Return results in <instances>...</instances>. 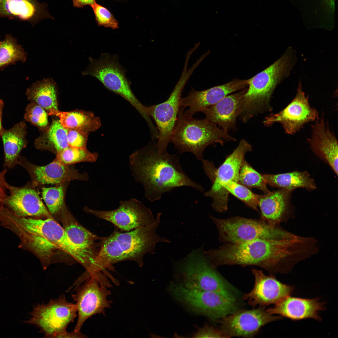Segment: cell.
I'll return each instance as SVG.
<instances>
[{
  "instance_id": "obj_1",
  "label": "cell",
  "mask_w": 338,
  "mask_h": 338,
  "mask_svg": "<svg viewBox=\"0 0 338 338\" xmlns=\"http://www.w3.org/2000/svg\"><path fill=\"white\" fill-rule=\"evenodd\" d=\"M129 165L132 176L142 186L145 196L150 202L158 201L164 193L182 187L203 192L202 186L184 172L177 154L160 152L155 141L131 153Z\"/></svg>"
},
{
  "instance_id": "obj_2",
  "label": "cell",
  "mask_w": 338,
  "mask_h": 338,
  "mask_svg": "<svg viewBox=\"0 0 338 338\" xmlns=\"http://www.w3.org/2000/svg\"><path fill=\"white\" fill-rule=\"evenodd\" d=\"M0 223L18 238V247L48 260L62 251L71 256L87 269L93 260L73 243L64 228L51 217L45 219L18 216L8 208L0 209Z\"/></svg>"
},
{
  "instance_id": "obj_3",
  "label": "cell",
  "mask_w": 338,
  "mask_h": 338,
  "mask_svg": "<svg viewBox=\"0 0 338 338\" xmlns=\"http://www.w3.org/2000/svg\"><path fill=\"white\" fill-rule=\"evenodd\" d=\"M215 268L224 265L257 266L270 274L281 273L289 263L292 249L286 239H259L240 243H226L204 251Z\"/></svg>"
},
{
  "instance_id": "obj_4",
  "label": "cell",
  "mask_w": 338,
  "mask_h": 338,
  "mask_svg": "<svg viewBox=\"0 0 338 338\" xmlns=\"http://www.w3.org/2000/svg\"><path fill=\"white\" fill-rule=\"evenodd\" d=\"M162 213H158L151 224L129 231L115 229L109 236L103 237L100 252L89 273L93 275L100 272L106 274V269L121 261H132L141 267L146 254L155 253L156 244L170 241L156 233Z\"/></svg>"
},
{
  "instance_id": "obj_5",
  "label": "cell",
  "mask_w": 338,
  "mask_h": 338,
  "mask_svg": "<svg viewBox=\"0 0 338 338\" xmlns=\"http://www.w3.org/2000/svg\"><path fill=\"white\" fill-rule=\"evenodd\" d=\"M295 51L289 47L276 61L248 79L238 116L243 123L259 114L272 110V94L277 86L288 76L296 61Z\"/></svg>"
},
{
  "instance_id": "obj_6",
  "label": "cell",
  "mask_w": 338,
  "mask_h": 338,
  "mask_svg": "<svg viewBox=\"0 0 338 338\" xmlns=\"http://www.w3.org/2000/svg\"><path fill=\"white\" fill-rule=\"evenodd\" d=\"M185 108L180 106L171 141L178 153L190 152L198 161L204 159L203 152L209 145L226 141H235L228 132L206 119L198 120L184 114Z\"/></svg>"
},
{
  "instance_id": "obj_7",
  "label": "cell",
  "mask_w": 338,
  "mask_h": 338,
  "mask_svg": "<svg viewBox=\"0 0 338 338\" xmlns=\"http://www.w3.org/2000/svg\"><path fill=\"white\" fill-rule=\"evenodd\" d=\"M204 251L202 245L173 263L175 276L180 280L179 283L188 288L237 296V290L212 265Z\"/></svg>"
},
{
  "instance_id": "obj_8",
  "label": "cell",
  "mask_w": 338,
  "mask_h": 338,
  "mask_svg": "<svg viewBox=\"0 0 338 338\" xmlns=\"http://www.w3.org/2000/svg\"><path fill=\"white\" fill-rule=\"evenodd\" d=\"M252 150V145L243 139L218 168H216L213 163L208 160L202 161L204 172L212 184L210 189L204 195L211 198L212 206L214 210L223 213L227 210L229 193L223 186L229 181L238 182L240 170L245 156Z\"/></svg>"
},
{
  "instance_id": "obj_9",
  "label": "cell",
  "mask_w": 338,
  "mask_h": 338,
  "mask_svg": "<svg viewBox=\"0 0 338 338\" xmlns=\"http://www.w3.org/2000/svg\"><path fill=\"white\" fill-rule=\"evenodd\" d=\"M168 290L178 301L193 311L217 320L240 310L237 297L221 293L186 287L172 282Z\"/></svg>"
},
{
  "instance_id": "obj_10",
  "label": "cell",
  "mask_w": 338,
  "mask_h": 338,
  "mask_svg": "<svg viewBox=\"0 0 338 338\" xmlns=\"http://www.w3.org/2000/svg\"><path fill=\"white\" fill-rule=\"evenodd\" d=\"M221 242L240 243L254 240L281 239L294 237L295 234L287 231L280 226H270L260 219H249L238 216L220 219L211 215Z\"/></svg>"
},
{
  "instance_id": "obj_11",
  "label": "cell",
  "mask_w": 338,
  "mask_h": 338,
  "mask_svg": "<svg viewBox=\"0 0 338 338\" xmlns=\"http://www.w3.org/2000/svg\"><path fill=\"white\" fill-rule=\"evenodd\" d=\"M90 65L82 72L84 75H89L98 79L108 90L118 94L127 100L140 113L146 122L150 117L147 106L143 105L132 92L130 82L125 70L119 62L117 55L102 53L99 59L89 58Z\"/></svg>"
},
{
  "instance_id": "obj_12",
  "label": "cell",
  "mask_w": 338,
  "mask_h": 338,
  "mask_svg": "<svg viewBox=\"0 0 338 338\" xmlns=\"http://www.w3.org/2000/svg\"><path fill=\"white\" fill-rule=\"evenodd\" d=\"M188 60H186L181 76L168 98L160 104L147 106L148 113L155 121L159 135L156 145L160 153L167 152L176 123L180 101L183 89L190 77L198 66L195 63L187 69Z\"/></svg>"
},
{
  "instance_id": "obj_13",
  "label": "cell",
  "mask_w": 338,
  "mask_h": 338,
  "mask_svg": "<svg viewBox=\"0 0 338 338\" xmlns=\"http://www.w3.org/2000/svg\"><path fill=\"white\" fill-rule=\"evenodd\" d=\"M75 304L68 302L62 294L47 303L35 306L30 319L26 321L40 329L45 338H59L77 316Z\"/></svg>"
},
{
  "instance_id": "obj_14",
  "label": "cell",
  "mask_w": 338,
  "mask_h": 338,
  "mask_svg": "<svg viewBox=\"0 0 338 338\" xmlns=\"http://www.w3.org/2000/svg\"><path fill=\"white\" fill-rule=\"evenodd\" d=\"M75 287V293L72 295L75 304L78 319L74 330L80 331L84 323L96 314H104L106 309L110 307L112 302L108 299L110 291L96 276H92Z\"/></svg>"
},
{
  "instance_id": "obj_15",
  "label": "cell",
  "mask_w": 338,
  "mask_h": 338,
  "mask_svg": "<svg viewBox=\"0 0 338 338\" xmlns=\"http://www.w3.org/2000/svg\"><path fill=\"white\" fill-rule=\"evenodd\" d=\"M84 210L99 218L110 222L122 231H129L150 225L156 219L150 208L134 198L120 201L119 206L113 210H96L85 207Z\"/></svg>"
},
{
  "instance_id": "obj_16",
  "label": "cell",
  "mask_w": 338,
  "mask_h": 338,
  "mask_svg": "<svg viewBox=\"0 0 338 338\" xmlns=\"http://www.w3.org/2000/svg\"><path fill=\"white\" fill-rule=\"evenodd\" d=\"M297 94L292 101L279 112L271 114L266 117L263 123L266 126L275 123H280L286 133L293 134L300 130L305 124L316 120V110L311 107L302 90L301 82L299 83Z\"/></svg>"
},
{
  "instance_id": "obj_17",
  "label": "cell",
  "mask_w": 338,
  "mask_h": 338,
  "mask_svg": "<svg viewBox=\"0 0 338 338\" xmlns=\"http://www.w3.org/2000/svg\"><path fill=\"white\" fill-rule=\"evenodd\" d=\"M259 307L250 310H239L219 320L221 329L227 338L233 336L253 337L265 325L280 320Z\"/></svg>"
},
{
  "instance_id": "obj_18",
  "label": "cell",
  "mask_w": 338,
  "mask_h": 338,
  "mask_svg": "<svg viewBox=\"0 0 338 338\" xmlns=\"http://www.w3.org/2000/svg\"><path fill=\"white\" fill-rule=\"evenodd\" d=\"M18 165L27 171L31 178L30 183L35 188L44 184H59L74 180L85 181L89 178L87 173H80L69 165H62L54 160L46 166H39L20 156Z\"/></svg>"
},
{
  "instance_id": "obj_19",
  "label": "cell",
  "mask_w": 338,
  "mask_h": 338,
  "mask_svg": "<svg viewBox=\"0 0 338 338\" xmlns=\"http://www.w3.org/2000/svg\"><path fill=\"white\" fill-rule=\"evenodd\" d=\"M252 272L255 278L253 287L250 292L244 294L242 298L253 307H265L276 304L289 296L293 291L292 286L283 284L272 274L267 276L257 269H252Z\"/></svg>"
},
{
  "instance_id": "obj_20",
  "label": "cell",
  "mask_w": 338,
  "mask_h": 338,
  "mask_svg": "<svg viewBox=\"0 0 338 338\" xmlns=\"http://www.w3.org/2000/svg\"><path fill=\"white\" fill-rule=\"evenodd\" d=\"M5 186L10 195L6 197L3 205L12 212L22 217H51L37 191L30 182L16 187L6 182Z\"/></svg>"
},
{
  "instance_id": "obj_21",
  "label": "cell",
  "mask_w": 338,
  "mask_h": 338,
  "mask_svg": "<svg viewBox=\"0 0 338 338\" xmlns=\"http://www.w3.org/2000/svg\"><path fill=\"white\" fill-rule=\"evenodd\" d=\"M293 191L278 188L277 190L258 195L260 219L271 227L274 228L293 218L294 208L291 203Z\"/></svg>"
},
{
  "instance_id": "obj_22",
  "label": "cell",
  "mask_w": 338,
  "mask_h": 338,
  "mask_svg": "<svg viewBox=\"0 0 338 338\" xmlns=\"http://www.w3.org/2000/svg\"><path fill=\"white\" fill-rule=\"evenodd\" d=\"M248 80L235 79L224 84L203 90L198 91L193 88L186 96L182 97L180 106L188 108L184 112L185 115L192 116L196 113L211 106L230 94L246 88Z\"/></svg>"
},
{
  "instance_id": "obj_23",
  "label": "cell",
  "mask_w": 338,
  "mask_h": 338,
  "mask_svg": "<svg viewBox=\"0 0 338 338\" xmlns=\"http://www.w3.org/2000/svg\"><path fill=\"white\" fill-rule=\"evenodd\" d=\"M315 123L312 125V134L308 139L310 148L319 158L326 163L338 176L337 140L326 125L323 117L318 116Z\"/></svg>"
},
{
  "instance_id": "obj_24",
  "label": "cell",
  "mask_w": 338,
  "mask_h": 338,
  "mask_svg": "<svg viewBox=\"0 0 338 338\" xmlns=\"http://www.w3.org/2000/svg\"><path fill=\"white\" fill-rule=\"evenodd\" d=\"M247 90L245 88L228 95L213 105L204 109L202 112L205 115V119L228 132L236 131L237 119Z\"/></svg>"
},
{
  "instance_id": "obj_25",
  "label": "cell",
  "mask_w": 338,
  "mask_h": 338,
  "mask_svg": "<svg viewBox=\"0 0 338 338\" xmlns=\"http://www.w3.org/2000/svg\"><path fill=\"white\" fill-rule=\"evenodd\" d=\"M318 298L306 299L289 296L266 310L269 314H278L293 320L312 318L321 321L319 311L325 309V303Z\"/></svg>"
},
{
  "instance_id": "obj_26",
  "label": "cell",
  "mask_w": 338,
  "mask_h": 338,
  "mask_svg": "<svg viewBox=\"0 0 338 338\" xmlns=\"http://www.w3.org/2000/svg\"><path fill=\"white\" fill-rule=\"evenodd\" d=\"M47 6L37 0H1L0 18L17 19L35 24L44 19L54 18Z\"/></svg>"
},
{
  "instance_id": "obj_27",
  "label": "cell",
  "mask_w": 338,
  "mask_h": 338,
  "mask_svg": "<svg viewBox=\"0 0 338 338\" xmlns=\"http://www.w3.org/2000/svg\"><path fill=\"white\" fill-rule=\"evenodd\" d=\"M27 126L21 121L12 128L4 129L1 137L3 144L4 157V166L8 169L18 165L21 151L26 147Z\"/></svg>"
},
{
  "instance_id": "obj_28",
  "label": "cell",
  "mask_w": 338,
  "mask_h": 338,
  "mask_svg": "<svg viewBox=\"0 0 338 338\" xmlns=\"http://www.w3.org/2000/svg\"><path fill=\"white\" fill-rule=\"evenodd\" d=\"M48 114L57 117L62 125L66 129L88 134L97 131L101 125L100 118L91 111L78 110L68 112L51 110Z\"/></svg>"
},
{
  "instance_id": "obj_29",
  "label": "cell",
  "mask_w": 338,
  "mask_h": 338,
  "mask_svg": "<svg viewBox=\"0 0 338 338\" xmlns=\"http://www.w3.org/2000/svg\"><path fill=\"white\" fill-rule=\"evenodd\" d=\"M262 175L267 184L273 187L293 191L299 188H304L309 191L317 188L314 180L306 171Z\"/></svg>"
},
{
  "instance_id": "obj_30",
  "label": "cell",
  "mask_w": 338,
  "mask_h": 338,
  "mask_svg": "<svg viewBox=\"0 0 338 338\" xmlns=\"http://www.w3.org/2000/svg\"><path fill=\"white\" fill-rule=\"evenodd\" d=\"M58 89L52 79L44 78L33 84L26 91L28 100L34 102L46 111L58 110Z\"/></svg>"
},
{
  "instance_id": "obj_31",
  "label": "cell",
  "mask_w": 338,
  "mask_h": 338,
  "mask_svg": "<svg viewBox=\"0 0 338 338\" xmlns=\"http://www.w3.org/2000/svg\"><path fill=\"white\" fill-rule=\"evenodd\" d=\"M73 243L94 261L100 249L103 237L94 235L82 226L72 223L64 228ZM94 263V262H93Z\"/></svg>"
},
{
  "instance_id": "obj_32",
  "label": "cell",
  "mask_w": 338,
  "mask_h": 338,
  "mask_svg": "<svg viewBox=\"0 0 338 338\" xmlns=\"http://www.w3.org/2000/svg\"><path fill=\"white\" fill-rule=\"evenodd\" d=\"M68 129L64 128L59 120H53L48 128L35 141L36 148L48 150L56 155L69 146Z\"/></svg>"
},
{
  "instance_id": "obj_33",
  "label": "cell",
  "mask_w": 338,
  "mask_h": 338,
  "mask_svg": "<svg viewBox=\"0 0 338 338\" xmlns=\"http://www.w3.org/2000/svg\"><path fill=\"white\" fill-rule=\"evenodd\" d=\"M54 159L65 165L81 162H95L98 158L96 152H91L86 148L68 146L56 155Z\"/></svg>"
},
{
  "instance_id": "obj_34",
  "label": "cell",
  "mask_w": 338,
  "mask_h": 338,
  "mask_svg": "<svg viewBox=\"0 0 338 338\" xmlns=\"http://www.w3.org/2000/svg\"><path fill=\"white\" fill-rule=\"evenodd\" d=\"M27 55L23 48L11 35L0 43V67L17 61L24 62Z\"/></svg>"
},
{
  "instance_id": "obj_35",
  "label": "cell",
  "mask_w": 338,
  "mask_h": 338,
  "mask_svg": "<svg viewBox=\"0 0 338 338\" xmlns=\"http://www.w3.org/2000/svg\"><path fill=\"white\" fill-rule=\"evenodd\" d=\"M238 182L248 188H255L264 193L269 192L262 174L255 170L244 159L240 170Z\"/></svg>"
},
{
  "instance_id": "obj_36",
  "label": "cell",
  "mask_w": 338,
  "mask_h": 338,
  "mask_svg": "<svg viewBox=\"0 0 338 338\" xmlns=\"http://www.w3.org/2000/svg\"><path fill=\"white\" fill-rule=\"evenodd\" d=\"M223 187L246 205L259 212L258 195L253 193L248 188L238 182L233 181L226 183Z\"/></svg>"
},
{
  "instance_id": "obj_37",
  "label": "cell",
  "mask_w": 338,
  "mask_h": 338,
  "mask_svg": "<svg viewBox=\"0 0 338 338\" xmlns=\"http://www.w3.org/2000/svg\"><path fill=\"white\" fill-rule=\"evenodd\" d=\"M63 184L55 187H43L42 196L50 213L54 214L64 206V189Z\"/></svg>"
},
{
  "instance_id": "obj_38",
  "label": "cell",
  "mask_w": 338,
  "mask_h": 338,
  "mask_svg": "<svg viewBox=\"0 0 338 338\" xmlns=\"http://www.w3.org/2000/svg\"><path fill=\"white\" fill-rule=\"evenodd\" d=\"M48 113L37 104L31 102L26 107L24 118L43 131L49 126Z\"/></svg>"
},
{
  "instance_id": "obj_39",
  "label": "cell",
  "mask_w": 338,
  "mask_h": 338,
  "mask_svg": "<svg viewBox=\"0 0 338 338\" xmlns=\"http://www.w3.org/2000/svg\"><path fill=\"white\" fill-rule=\"evenodd\" d=\"M97 25L113 29L119 28V23L107 8L96 3L91 6Z\"/></svg>"
},
{
  "instance_id": "obj_40",
  "label": "cell",
  "mask_w": 338,
  "mask_h": 338,
  "mask_svg": "<svg viewBox=\"0 0 338 338\" xmlns=\"http://www.w3.org/2000/svg\"><path fill=\"white\" fill-rule=\"evenodd\" d=\"M88 134L79 131L68 129L67 140L69 146L86 148Z\"/></svg>"
},
{
  "instance_id": "obj_41",
  "label": "cell",
  "mask_w": 338,
  "mask_h": 338,
  "mask_svg": "<svg viewBox=\"0 0 338 338\" xmlns=\"http://www.w3.org/2000/svg\"><path fill=\"white\" fill-rule=\"evenodd\" d=\"M193 338H227L223 331L208 324L197 329L193 334Z\"/></svg>"
},
{
  "instance_id": "obj_42",
  "label": "cell",
  "mask_w": 338,
  "mask_h": 338,
  "mask_svg": "<svg viewBox=\"0 0 338 338\" xmlns=\"http://www.w3.org/2000/svg\"><path fill=\"white\" fill-rule=\"evenodd\" d=\"M7 172V168H5L0 172V206L4 204V201L8 196L6 193L7 189L5 186L6 182L5 176Z\"/></svg>"
},
{
  "instance_id": "obj_43",
  "label": "cell",
  "mask_w": 338,
  "mask_h": 338,
  "mask_svg": "<svg viewBox=\"0 0 338 338\" xmlns=\"http://www.w3.org/2000/svg\"><path fill=\"white\" fill-rule=\"evenodd\" d=\"M73 6L77 8H82L84 6H91L96 3L95 0H72Z\"/></svg>"
},
{
  "instance_id": "obj_44",
  "label": "cell",
  "mask_w": 338,
  "mask_h": 338,
  "mask_svg": "<svg viewBox=\"0 0 338 338\" xmlns=\"http://www.w3.org/2000/svg\"><path fill=\"white\" fill-rule=\"evenodd\" d=\"M87 336L83 334L80 331H76L73 330L70 332L66 331L65 333L60 336L59 338H86Z\"/></svg>"
},
{
  "instance_id": "obj_45",
  "label": "cell",
  "mask_w": 338,
  "mask_h": 338,
  "mask_svg": "<svg viewBox=\"0 0 338 338\" xmlns=\"http://www.w3.org/2000/svg\"><path fill=\"white\" fill-rule=\"evenodd\" d=\"M4 105V102L3 100L1 99H0V137H1L2 133L4 129L2 126V122Z\"/></svg>"
},
{
  "instance_id": "obj_46",
  "label": "cell",
  "mask_w": 338,
  "mask_h": 338,
  "mask_svg": "<svg viewBox=\"0 0 338 338\" xmlns=\"http://www.w3.org/2000/svg\"><path fill=\"white\" fill-rule=\"evenodd\" d=\"M330 8L333 11L335 8V0H328Z\"/></svg>"
},
{
  "instance_id": "obj_47",
  "label": "cell",
  "mask_w": 338,
  "mask_h": 338,
  "mask_svg": "<svg viewBox=\"0 0 338 338\" xmlns=\"http://www.w3.org/2000/svg\"><path fill=\"white\" fill-rule=\"evenodd\" d=\"M89 271H88V274H90V275H94V274H93V275H92V274H90V273H89ZM108 273H109L108 272V273H107V274H108Z\"/></svg>"
},
{
  "instance_id": "obj_48",
  "label": "cell",
  "mask_w": 338,
  "mask_h": 338,
  "mask_svg": "<svg viewBox=\"0 0 338 338\" xmlns=\"http://www.w3.org/2000/svg\"><path fill=\"white\" fill-rule=\"evenodd\" d=\"M87 273H88V272H87ZM87 273L88 274V273ZM109 273H108V274H109ZM107 274H106V275H107ZM89 275H90V274H89ZM105 275H106V274H105Z\"/></svg>"
},
{
  "instance_id": "obj_49",
  "label": "cell",
  "mask_w": 338,
  "mask_h": 338,
  "mask_svg": "<svg viewBox=\"0 0 338 338\" xmlns=\"http://www.w3.org/2000/svg\"><path fill=\"white\" fill-rule=\"evenodd\" d=\"M1 0H0V1H1Z\"/></svg>"
},
{
  "instance_id": "obj_50",
  "label": "cell",
  "mask_w": 338,
  "mask_h": 338,
  "mask_svg": "<svg viewBox=\"0 0 338 338\" xmlns=\"http://www.w3.org/2000/svg\"></svg>"
}]
</instances>
